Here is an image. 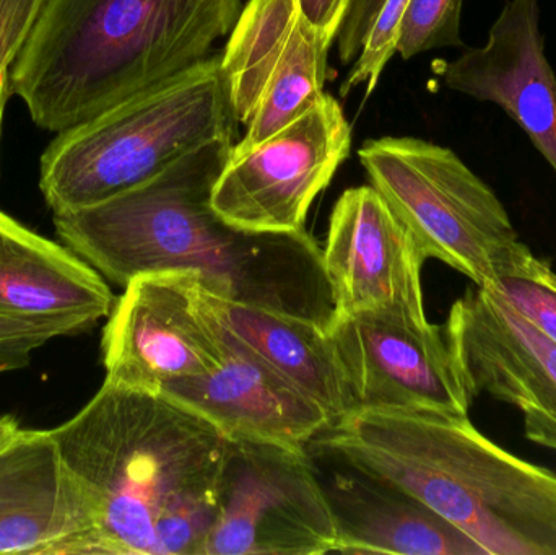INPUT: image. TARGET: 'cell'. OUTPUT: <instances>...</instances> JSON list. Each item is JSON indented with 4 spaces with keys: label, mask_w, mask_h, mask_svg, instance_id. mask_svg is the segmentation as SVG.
I'll return each mask as SVG.
<instances>
[{
    "label": "cell",
    "mask_w": 556,
    "mask_h": 555,
    "mask_svg": "<svg viewBox=\"0 0 556 555\" xmlns=\"http://www.w3.org/2000/svg\"><path fill=\"white\" fill-rule=\"evenodd\" d=\"M441 77L450 90L502 108L556 175V74L539 0H508L486 41L446 62Z\"/></svg>",
    "instance_id": "15"
},
{
    "label": "cell",
    "mask_w": 556,
    "mask_h": 555,
    "mask_svg": "<svg viewBox=\"0 0 556 555\" xmlns=\"http://www.w3.org/2000/svg\"><path fill=\"white\" fill-rule=\"evenodd\" d=\"M407 3L408 0H384L366 33L365 41L349 77L340 87L342 97L350 94V91L356 87H365L363 101L371 97L386 65L391 61L392 55L397 54L402 20H404Z\"/></svg>",
    "instance_id": "22"
},
{
    "label": "cell",
    "mask_w": 556,
    "mask_h": 555,
    "mask_svg": "<svg viewBox=\"0 0 556 555\" xmlns=\"http://www.w3.org/2000/svg\"><path fill=\"white\" fill-rule=\"evenodd\" d=\"M198 297L231 336L316 400L332 424L355 411L336 349L323 326L218 295L204 286L202 276Z\"/></svg>",
    "instance_id": "19"
},
{
    "label": "cell",
    "mask_w": 556,
    "mask_h": 555,
    "mask_svg": "<svg viewBox=\"0 0 556 555\" xmlns=\"http://www.w3.org/2000/svg\"><path fill=\"white\" fill-rule=\"evenodd\" d=\"M222 51L182 77L59 133L39 165L52 214L110 201L215 140L235 137Z\"/></svg>",
    "instance_id": "5"
},
{
    "label": "cell",
    "mask_w": 556,
    "mask_h": 555,
    "mask_svg": "<svg viewBox=\"0 0 556 555\" xmlns=\"http://www.w3.org/2000/svg\"><path fill=\"white\" fill-rule=\"evenodd\" d=\"M243 0H46L12 67L33 123L64 133L194 71Z\"/></svg>",
    "instance_id": "4"
},
{
    "label": "cell",
    "mask_w": 556,
    "mask_h": 555,
    "mask_svg": "<svg viewBox=\"0 0 556 555\" xmlns=\"http://www.w3.org/2000/svg\"><path fill=\"white\" fill-rule=\"evenodd\" d=\"M300 5L306 18L333 45L352 0H300Z\"/></svg>",
    "instance_id": "26"
},
{
    "label": "cell",
    "mask_w": 556,
    "mask_h": 555,
    "mask_svg": "<svg viewBox=\"0 0 556 555\" xmlns=\"http://www.w3.org/2000/svg\"><path fill=\"white\" fill-rule=\"evenodd\" d=\"M356 409L469 416L476 398L460 378L443 325L395 313L336 316L327 329Z\"/></svg>",
    "instance_id": "11"
},
{
    "label": "cell",
    "mask_w": 556,
    "mask_h": 555,
    "mask_svg": "<svg viewBox=\"0 0 556 555\" xmlns=\"http://www.w3.org/2000/svg\"><path fill=\"white\" fill-rule=\"evenodd\" d=\"M307 452L407 492L486 555H556V472L496 445L469 416L356 409Z\"/></svg>",
    "instance_id": "3"
},
{
    "label": "cell",
    "mask_w": 556,
    "mask_h": 555,
    "mask_svg": "<svg viewBox=\"0 0 556 555\" xmlns=\"http://www.w3.org/2000/svg\"><path fill=\"white\" fill-rule=\"evenodd\" d=\"M443 326L470 394L515 406L526 439L556 452V342L502 297L477 286L451 305Z\"/></svg>",
    "instance_id": "12"
},
{
    "label": "cell",
    "mask_w": 556,
    "mask_h": 555,
    "mask_svg": "<svg viewBox=\"0 0 556 555\" xmlns=\"http://www.w3.org/2000/svg\"><path fill=\"white\" fill-rule=\"evenodd\" d=\"M114 303L106 279L87 261L0 211V319L65 338L90 331Z\"/></svg>",
    "instance_id": "16"
},
{
    "label": "cell",
    "mask_w": 556,
    "mask_h": 555,
    "mask_svg": "<svg viewBox=\"0 0 556 555\" xmlns=\"http://www.w3.org/2000/svg\"><path fill=\"white\" fill-rule=\"evenodd\" d=\"M382 3L384 0H352V5L340 26L339 35H337L339 54L346 61L358 55L366 33Z\"/></svg>",
    "instance_id": "25"
},
{
    "label": "cell",
    "mask_w": 556,
    "mask_h": 555,
    "mask_svg": "<svg viewBox=\"0 0 556 555\" xmlns=\"http://www.w3.org/2000/svg\"><path fill=\"white\" fill-rule=\"evenodd\" d=\"M84 495L51 430H25L0 452V554L81 555Z\"/></svg>",
    "instance_id": "17"
},
{
    "label": "cell",
    "mask_w": 556,
    "mask_h": 555,
    "mask_svg": "<svg viewBox=\"0 0 556 555\" xmlns=\"http://www.w3.org/2000/svg\"><path fill=\"white\" fill-rule=\"evenodd\" d=\"M337 533L307 450L233 442L199 555H324Z\"/></svg>",
    "instance_id": "7"
},
{
    "label": "cell",
    "mask_w": 556,
    "mask_h": 555,
    "mask_svg": "<svg viewBox=\"0 0 556 555\" xmlns=\"http://www.w3.org/2000/svg\"><path fill=\"white\" fill-rule=\"evenodd\" d=\"M332 42L300 0H248L222 51V74L247 150L293 123L324 94Z\"/></svg>",
    "instance_id": "9"
},
{
    "label": "cell",
    "mask_w": 556,
    "mask_h": 555,
    "mask_svg": "<svg viewBox=\"0 0 556 555\" xmlns=\"http://www.w3.org/2000/svg\"><path fill=\"white\" fill-rule=\"evenodd\" d=\"M323 261L336 316L395 313L428 319L421 286L427 257L371 185L346 189L333 205Z\"/></svg>",
    "instance_id": "13"
},
{
    "label": "cell",
    "mask_w": 556,
    "mask_h": 555,
    "mask_svg": "<svg viewBox=\"0 0 556 555\" xmlns=\"http://www.w3.org/2000/svg\"><path fill=\"white\" fill-rule=\"evenodd\" d=\"M55 339L49 329L0 319V374L26 367L33 352Z\"/></svg>",
    "instance_id": "24"
},
{
    "label": "cell",
    "mask_w": 556,
    "mask_h": 555,
    "mask_svg": "<svg viewBox=\"0 0 556 555\" xmlns=\"http://www.w3.org/2000/svg\"><path fill=\"white\" fill-rule=\"evenodd\" d=\"M319 478L339 554L486 555L446 518L381 479L342 465Z\"/></svg>",
    "instance_id": "18"
},
{
    "label": "cell",
    "mask_w": 556,
    "mask_h": 555,
    "mask_svg": "<svg viewBox=\"0 0 556 555\" xmlns=\"http://www.w3.org/2000/svg\"><path fill=\"white\" fill-rule=\"evenodd\" d=\"M199 276L163 270L134 277L124 287L101 339L104 383L162 394L166 384L222 364V326L199 300Z\"/></svg>",
    "instance_id": "10"
},
{
    "label": "cell",
    "mask_w": 556,
    "mask_h": 555,
    "mask_svg": "<svg viewBox=\"0 0 556 555\" xmlns=\"http://www.w3.org/2000/svg\"><path fill=\"white\" fill-rule=\"evenodd\" d=\"M463 5L464 0H408L397 54L408 61L431 49L464 48Z\"/></svg>",
    "instance_id": "21"
},
{
    "label": "cell",
    "mask_w": 556,
    "mask_h": 555,
    "mask_svg": "<svg viewBox=\"0 0 556 555\" xmlns=\"http://www.w3.org/2000/svg\"><path fill=\"white\" fill-rule=\"evenodd\" d=\"M358 156L425 257L473 286H490L522 243L496 192L454 150L418 137H379Z\"/></svg>",
    "instance_id": "6"
},
{
    "label": "cell",
    "mask_w": 556,
    "mask_h": 555,
    "mask_svg": "<svg viewBox=\"0 0 556 555\" xmlns=\"http://www.w3.org/2000/svg\"><path fill=\"white\" fill-rule=\"evenodd\" d=\"M233 140H215L110 201L54 214L58 237L104 279L192 270L212 292L329 329L336 316L323 248L306 230L254 234L212 205Z\"/></svg>",
    "instance_id": "1"
},
{
    "label": "cell",
    "mask_w": 556,
    "mask_h": 555,
    "mask_svg": "<svg viewBox=\"0 0 556 555\" xmlns=\"http://www.w3.org/2000/svg\"><path fill=\"white\" fill-rule=\"evenodd\" d=\"M46 0H0V134L12 94V67Z\"/></svg>",
    "instance_id": "23"
},
{
    "label": "cell",
    "mask_w": 556,
    "mask_h": 555,
    "mask_svg": "<svg viewBox=\"0 0 556 555\" xmlns=\"http://www.w3.org/2000/svg\"><path fill=\"white\" fill-rule=\"evenodd\" d=\"M222 338V364L201 377L166 384L163 396L207 420L231 442L307 450L332 424L329 413L224 326Z\"/></svg>",
    "instance_id": "14"
},
{
    "label": "cell",
    "mask_w": 556,
    "mask_h": 555,
    "mask_svg": "<svg viewBox=\"0 0 556 555\" xmlns=\"http://www.w3.org/2000/svg\"><path fill=\"white\" fill-rule=\"evenodd\" d=\"M483 289L502 297L556 342V270L551 260L538 256L528 244L521 243L502 273Z\"/></svg>",
    "instance_id": "20"
},
{
    "label": "cell",
    "mask_w": 556,
    "mask_h": 555,
    "mask_svg": "<svg viewBox=\"0 0 556 555\" xmlns=\"http://www.w3.org/2000/svg\"><path fill=\"white\" fill-rule=\"evenodd\" d=\"M350 149L352 127L337 98L324 93L269 139L251 149H231L212 205L241 230H304L311 204L349 159Z\"/></svg>",
    "instance_id": "8"
},
{
    "label": "cell",
    "mask_w": 556,
    "mask_h": 555,
    "mask_svg": "<svg viewBox=\"0 0 556 555\" xmlns=\"http://www.w3.org/2000/svg\"><path fill=\"white\" fill-rule=\"evenodd\" d=\"M20 430L22 427L15 416L7 414V416L0 417V452L18 436Z\"/></svg>",
    "instance_id": "27"
},
{
    "label": "cell",
    "mask_w": 556,
    "mask_h": 555,
    "mask_svg": "<svg viewBox=\"0 0 556 555\" xmlns=\"http://www.w3.org/2000/svg\"><path fill=\"white\" fill-rule=\"evenodd\" d=\"M84 495L81 555H199L233 442L163 394L103 383L51 430Z\"/></svg>",
    "instance_id": "2"
}]
</instances>
